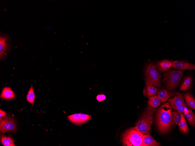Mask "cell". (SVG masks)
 <instances>
[{"label": "cell", "mask_w": 195, "mask_h": 146, "mask_svg": "<svg viewBox=\"0 0 195 146\" xmlns=\"http://www.w3.org/2000/svg\"><path fill=\"white\" fill-rule=\"evenodd\" d=\"M172 107L169 102L163 104L157 110L155 123L159 132H168L172 128L173 122Z\"/></svg>", "instance_id": "cell-1"}, {"label": "cell", "mask_w": 195, "mask_h": 146, "mask_svg": "<svg viewBox=\"0 0 195 146\" xmlns=\"http://www.w3.org/2000/svg\"><path fill=\"white\" fill-rule=\"evenodd\" d=\"M156 110L155 108L147 106L140 119L135 123L134 127L143 134L149 133L151 131L154 115Z\"/></svg>", "instance_id": "cell-2"}, {"label": "cell", "mask_w": 195, "mask_h": 146, "mask_svg": "<svg viewBox=\"0 0 195 146\" xmlns=\"http://www.w3.org/2000/svg\"><path fill=\"white\" fill-rule=\"evenodd\" d=\"M121 142L123 146H143V134L134 127L126 130L122 135Z\"/></svg>", "instance_id": "cell-3"}, {"label": "cell", "mask_w": 195, "mask_h": 146, "mask_svg": "<svg viewBox=\"0 0 195 146\" xmlns=\"http://www.w3.org/2000/svg\"><path fill=\"white\" fill-rule=\"evenodd\" d=\"M144 72L146 85L154 87L161 86V76L158 73L155 64L152 63L147 64Z\"/></svg>", "instance_id": "cell-4"}, {"label": "cell", "mask_w": 195, "mask_h": 146, "mask_svg": "<svg viewBox=\"0 0 195 146\" xmlns=\"http://www.w3.org/2000/svg\"><path fill=\"white\" fill-rule=\"evenodd\" d=\"M183 73L182 71L170 69L163 74V81L169 89L172 90L179 84Z\"/></svg>", "instance_id": "cell-5"}, {"label": "cell", "mask_w": 195, "mask_h": 146, "mask_svg": "<svg viewBox=\"0 0 195 146\" xmlns=\"http://www.w3.org/2000/svg\"><path fill=\"white\" fill-rule=\"evenodd\" d=\"M16 129V124L13 119L10 117L1 118L0 130L3 133L13 131Z\"/></svg>", "instance_id": "cell-6"}, {"label": "cell", "mask_w": 195, "mask_h": 146, "mask_svg": "<svg viewBox=\"0 0 195 146\" xmlns=\"http://www.w3.org/2000/svg\"><path fill=\"white\" fill-rule=\"evenodd\" d=\"M170 96L168 101L172 108L175 109L178 106L185 103L183 95L178 92H170Z\"/></svg>", "instance_id": "cell-7"}, {"label": "cell", "mask_w": 195, "mask_h": 146, "mask_svg": "<svg viewBox=\"0 0 195 146\" xmlns=\"http://www.w3.org/2000/svg\"><path fill=\"white\" fill-rule=\"evenodd\" d=\"M71 122L75 124H82L86 122L91 118V115L83 114H76L68 117Z\"/></svg>", "instance_id": "cell-8"}, {"label": "cell", "mask_w": 195, "mask_h": 146, "mask_svg": "<svg viewBox=\"0 0 195 146\" xmlns=\"http://www.w3.org/2000/svg\"><path fill=\"white\" fill-rule=\"evenodd\" d=\"M9 38L6 35L1 34L0 36V59L4 57L6 55L8 46Z\"/></svg>", "instance_id": "cell-9"}, {"label": "cell", "mask_w": 195, "mask_h": 146, "mask_svg": "<svg viewBox=\"0 0 195 146\" xmlns=\"http://www.w3.org/2000/svg\"><path fill=\"white\" fill-rule=\"evenodd\" d=\"M171 68L180 70L195 69V64L187 62L179 61H173Z\"/></svg>", "instance_id": "cell-10"}, {"label": "cell", "mask_w": 195, "mask_h": 146, "mask_svg": "<svg viewBox=\"0 0 195 146\" xmlns=\"http://www.w3.org/2000/svg\"><path fill=\"white\" fill-rule=\"evenodd\" d=\"M171 62L168 60H164L157 63L156 67L161 72L164 73L171 67Z\"/></svg>", "instance_id": "cell-11"}, {"label": "cell", "mask_w": 195, "mask_h": 146, "mask_svg": "<svg viewBox=\"0 0 195 146\" xmlns=\"http://www.w3.org/2000/svg\"><path fill=\"white\" fill-rule=\"evenodd\" d=\"M144 144L143 146H159L160 143L157 142L149 133L143 134Z\"/></svg>", "instance_id": "cell-12"}, {"label": "cell", "mask_w": 195, "mask_h": 146, "mask_svg": "<svg viewBox=\"0 0 195 146\" xmlns=\"http://www.w3.org/2000/svg\"><path fill=\"white\" fill-rule=\"evenodd\" d=\"M15 94L9 87H6L3 89L0 98L6 100H11L15 97Z\"/></svg>", "instance_id": "cell-13"}, {"label": "cell", "mask_w": 195, "mask_h": 146, "mask_svg": "<svg viewBox=\"0 0 195 146\" xmlns=\"http://www.w3.org/2000/svg\"><path fill=\"white\" fill-rule=\"evenodd\" d=\"M158 90L155 87L146 85L143 89V94L147 98L156 95Z\"/></svg>", "instance_id": "cell-14"}, {"label": "cell", "mask_w": 195, "mask_h": 146, "mask_svg": "<svg viewBox=\"0 0 195 146\" xmlns=\"http://www.w3.org/2000/svg\"><path fill=\"white\" fill-rule=\"evenodd\" d=\"M184 98L187 105L190 108L195 109V100L192 95L189 92L184 95Z\"/></svg>", "instance_id": "cell-15"}, {"label": "cell", "mask_w": 195, "mask_h": 146, "mask_svg": "<svg viewBox=\"0 0 195 146\" xmlns=\"http://www.w3.org/2000/svg\"><path fill=\"white\" fill-rule=\"evenodd\" d=\"M161 101L157 96L156 95L149 97L148 101V105L153 108H155L160 105Z\"/></svg>", "instance_id": "cell-16"}, {"label": "cell", "mask_w": 195, "mask_h": 146, "mask_svg": "<svg viewBox=\"0 0 195 146\" xmlns=\"http://www.w3.org/2000/svg\"><path fill=\"white\" fill-rule=\"evenodd\" d=\"M170 96L169 92L164 89H160L157 93V96L162 103L168 100Z\"/></svg>", "instance_id": "cell-17"}, {"label": "cell", "mask_w": 195, "mask_h": 146, "mask_svg": "<svg viewBox=\"0 0 195 146\" xmlns=\"http://www.w3.org/2000/svg\"><path fill=\"white\" fill-rule=\"evenodd\" d=\"M0 141L1 143L4 146H15L13 139L11 137L1 135Z\"/></svg>", "instance_id": "cell-18"}, {"label": "cell", "mask_w": 195, "mask_h": 146, "mask_svg": "<svg viewBox=\"0 0 195 146\" xmlns=\"http://www.w3.org/2000/svg\"><path fill=\"white\" fill-rule=\"evenodd\" d=\"M181 120L178 124L179 129L182 132L187 133L189 130L186 121L182 113H181Z\"/></svg>", "instance_id": "cell-19"}, {"label": "cell", "mask_w": 195, "mask_h": 146, "mask_svg": "<svg viewBox=\"0 0 195 146\" xmlns=\"http://www.w3.org/2000/svg\"><path fill=\"white\" fill-rule=\"evenodd\" d=\"M192 83L191 77L188 76L187 77L181 85L180 89L182 91H186L189 89L191 87Z\"/></svg>", "instance_id": "cell-20"}, {"label": "cell", "mask_w": 195, "mask_h": 146, "mask_svg": "<svg viewBox=\"0 0 195 146\" xmlns=\"http://www.w3.org/2000/svg\"><path fill=\"white\" fill-rule=\"evenodd\" d=\"M184 114L189 122L193 126L195 124V115L194 113L190 109L187 113H184Z\"/></svg>", "instance_id": "cell-21"}, {"label": "cell", "mask_w": 195, "mask_h": 146, "mask_svg": "<svg viewBox=\"0 0 195 146\" xmlns=\"http://www.w3.org/2000/svg\"><path fill=\"white\" fill-rule=\"evenodd\" d=\"M35 98V94L34 93L32 86H31L28 91L27 96V100L32 105H33Z\"/></svg>", "instance_id": "cell-22"}, {"label": "cell", "mask_w": 195, "mask_h": 146, "mask_svg": "<svg viewBox=\"0 0 195 146\" xmlns=\"http://www.w3.org/2000/svg\"><path fill=\"white\" fill-rule=\"evenodd\" d=\"M173 122L175 125L178 124L181 119V113L178 111H174L172 112Z\"/></svg>", "instance_id": "cell-23"}, {"label": "cell", "mask_w": 195, "mask_h": 146, "mask_svg": "<svg viewBox=\"0 0 195 146\" xmlns=\"http://www.w3.org/2000/svg\"><path fill=\"white\" fill-rule=\"evenodd\" d=\"M187 106V105L185 103L178 106L175 108V109L180 113H182L184 112V109Z\"/></svg>", "instance_id": "cell-24"}, {"label": "cell", "mask_w": 195, "mask_h": 146, "mask_svg": "<svg viewBox=\"0 0 195 146\" xmlns=\"http://www.w3.org/2000/svg\"><path fill=\"white\" fill-rule=\"evenodd\" d=\"M106 98V96L104 94H99L96 97L97 100L99 101H102L104 100Z\"/></svg>", "instance_id": "cell-25"}, {"label": "cell", "mask_w": 195, "mask_h": 146, "mask_svg": "<svg viewBox=\"0 0 195 146\" xmlns=\"http://www.w3.org/2000/svg\"><path fill=\"white\" fill-rule=\"evenodd\" d=\"M6 115V112L1 110V109L0 110V117H2L5 116Z\"/></svg>", "instance_id": "cell-26"}]
</instances>
